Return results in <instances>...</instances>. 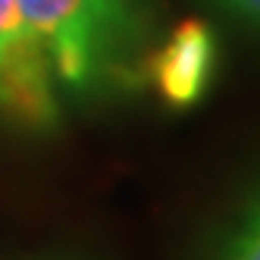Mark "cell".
Listing matches in <instances>:
<instances>
[{"label":"cell","mask_w":260,"mask_h":260,"mask_svg":"<svg viewBox=\"0 0 260 260\" xmlns=\"http://www.w3.org/2000/svg\"><path fill=\"white\" fill-rule=\"evenodd\" d=\"M201 4H207L210 10L260 35V0H201Z\"/></svg>","instance_id":"5b68a950"},{"label":"cell","mask_w":260,"mask_h":260,"mask_svg":"<svg viewBox=\"0 0 260 260\" xmlns=\"http://www.w3.org/2000/svg\"><path fill=\"white\" fill-rule=\"evenodd\" d=\"M219 38L210 22L182 19L157 38L144 66V85H151L160 101L173 110L198 107L216 82Z\"/></svg>","instance_id":"3957f363"},{"label":"cell","mask_w":260,"mask_h":260,"mask_svg":"<svg viewBox=\"0 0 260 260\" xmlns=\"http://www.w3.org/2000/svg\"><path fill=\"white\" fill-rule=\"evenodd\" d=\"M204 260H260V179L219 219Z\"/></svg>","instance_id":"277c9868"},{"label":"cell","mask_w":260,"mask_h":260,"mask_svg":"<svg viewBox=\"0 0 260 260\" xmlns=\"http://www.w3.org/2000/svg\"><path fill=\"white\" fill-rule=\"evenodd\" d=\"M60 116L63 98L19 0H0V122L28 135H50Z\"/></svg>","instance_id":"7a4b0ae2"},{"label":"cell","mask_w":260,"mask_h":260,"mask_svg":"<svg viewBox=\"0 0 260 260\" xmlns=\"http://www.w3.org/2000/svg\"><path fill=\"white\" fill-rule=\"evenodd\" d=\"M60 98L113 101L144 88L160 38L157 0H19Z\"/></svg>","instance_id":"6da1fadb"}]
</instances>
